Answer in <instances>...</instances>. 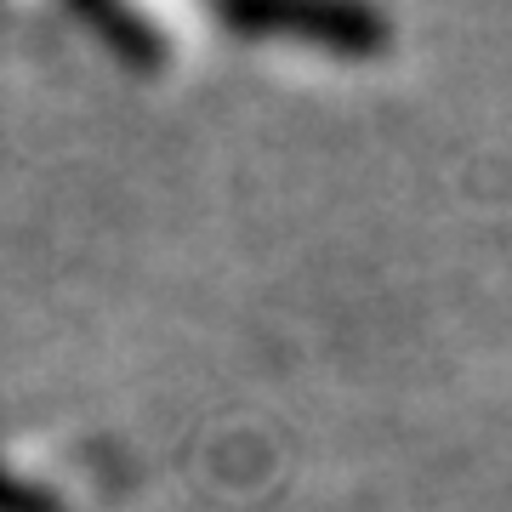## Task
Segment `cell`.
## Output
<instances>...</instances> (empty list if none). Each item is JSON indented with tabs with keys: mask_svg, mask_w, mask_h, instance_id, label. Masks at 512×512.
Listing matches in <instances>:
<instances>
[{
	"mask_svg": "<svg viewBox=\"0 0 512 512\" xmlns=\"http://www.w3.org/2000/svg\"><path fill=\"white\" fill-rule=\"evenodd\" d=\"M222 12L251 35H296L353 57L387 46V23L359 0H222Z\"/></svg>",
	"mask_w": 512,
	"mask_h": 512,
	"instance_id": "cell-1",
	"label": "cell"
},
{
	"mask_svg": "<svg viewBox=\"0 0 512 512\" xmlns=\"http://www.w3.org/2000/svg\"><path fill=\"white\" fill-rule=\"evenodd\" d=\"M74 6H80V12H86V18L103 29V40H114V46L131 57V63H137V57H143V63L154 57V40H148L143 18H131L120 0H74Z\"/></svg>",
	"mask_w": 512,
	"mask_h": 512,
	"instance_id": "cell-2",
	"label": "cell"
},
{
	"mask_svg": "<svg viewBox=\"0 0 512 512\" xmlns=\"http://www.w3.org/2000/svg\"><path fill=\"white\" fill-rule=\"evenodd\" d=\"M0 512H46V501H40V495H29V490H18V484H6V478H0Z\"/></svg>",
	"mask_w": 512,
	"mask_h": 512,
	"instance_id": "cell-3",
	"label": "cell"
}]
</instances>
